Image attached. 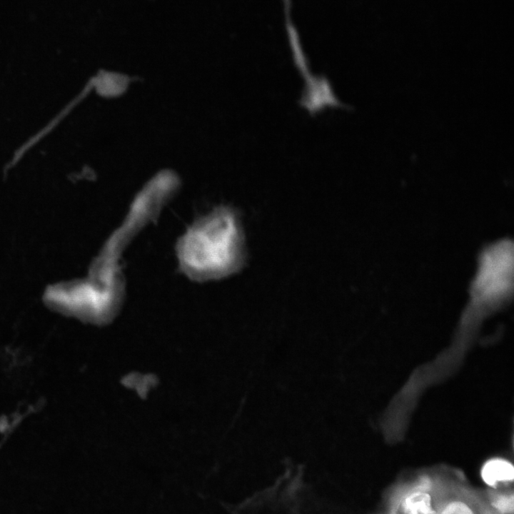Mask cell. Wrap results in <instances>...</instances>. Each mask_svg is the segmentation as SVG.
<instances>
[{
  "label": "cell",
  "mask_w": 514,
  "mask_h": 514,
  "mask_svg": "<svg viewBox=\"0 0 514 514\" xmlns=\"http://www.w3.org/2000/svg\"><path fill=\"white\" fill-rule=\"evenodd\" d=\"M403 505L406 514L435 513L431 506V498L425 493H413L405 500Z\"/></svg>",
  "instance_id": "cell-3"
},
{
  "label": "cell",
  "mask_w": 514,
  "mask_h": 514,
  "mask_svg": "<svg viewBox=\"0 0 514 514\" xmlns=\"http://www.w3.org/2000/svg\"><path fill=\"white\" fill-rule=\"evenodd\" d=\"M483 480L489 486L508 483L513 480L514 468L511 463L502 459L488 461L481 470Z\"/></svg>",
  "instance_id": "cell-2"
},
{
  "label": "cell",
  "mask_w": 514,
  "mask_h": 514,
  "mask_svg": "<svg viewBox=\"0 0 514 514\" xmlns=\"http://www.w3.org/2000/svg\"><path fill=\"white\" fill-rule=\"evenodd\" d=\"M177 250L182 268L196 279L231 273L239 266L243 253L242 232L236 215L226 208L212 211L188 229Z\"/></svg>",
  "instance_id": "cell-1"
}]
</instances>
